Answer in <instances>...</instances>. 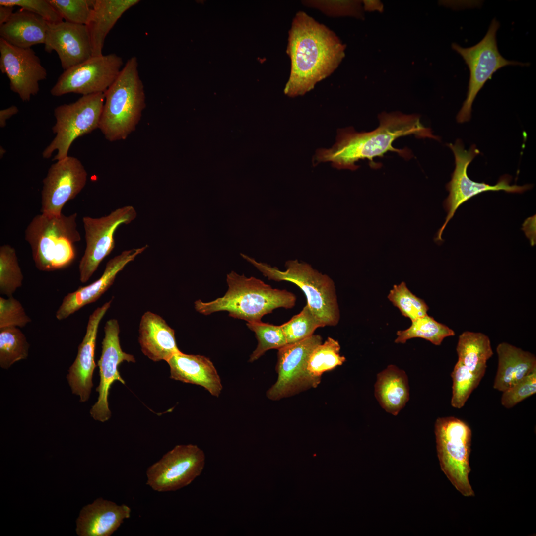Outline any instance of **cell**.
Segmentation results:
<instances>
[{
	"label": "cell",
	"mask_w": 536,
	"mask_h": 536,
	"mask_svg": "<svg viewBox=\"0 0 536 536\" xmlns=\"http://www.w3.org/2000/svg\"><path fill=\"white\" fill-rule=\"evenodd\" d=\"M345 47L326 26L299 11L289 33L287 53L291 71L284 93L295 97L313 89L337 67L345 56Z\"/></svg>",
	"instance_id": "6da1fadb"
},
{
	"label": "cell",
	"mask_w": 536,
	"mask_h": 536,
	"mask_svg": "<svg viewBox=\"0 0 536 536\" xmlns=\"http://www.w3.org/2000/svg\"><path fill=\"white\" fill-rule=\"evenodd\" d=\"M378 118L379 127L369 132L358 133L350 127L338 130L336 142L331 148L317 151L314 165L330 161L337 169L355 170L359 167L356 162L366 159L371 167H378L373 159L382 157L389 151L397 152L405 159L411 157L409 149L393 147V142L400 137L414 135L438 139L429 128L422 124L418 115L383 112Z\"/></svg>",
	"instance_id": "7a4b0ae2"
},
{
	"label": "cell",
	"mask_w": 536,
	"mask_h": 536,
	"mask_svg": "<svg viewBox=\"0 0 536 536\" xmlns=\"http://www.w3.org/2000/svg\"><path fill=\"white\" fill-rule=\"evenodd\" d=\"M228 289L225 295L210 302L198 300L197 311L207 315L226 311L230 316L247 322H260L262 317L275 309H291L296 304V295L285 289L273 288L254 277H247L232 271L226 278Z\"/></svg>",
	"instance_id": "3957f363"
},
{
	"label": "cell",
	"mask_w": 536,
	"mask_h": 536,
	"mask_svg": "<svg viewBox=\"0 0 536 536\" xmlns=\"http://www.w3.org/2000/svg\"><path fill=\"white\" fill-rule=\"evenodd\" d=\"M104 94L99 129L109 141L125 140L135 130L146 107L136 57L128 60Z\"/></svg>",
	"instance_id": "277c9868"
},
{
	"label": "cell",
	"mask_w": 536,
	"mask_h": 536,
	"mask_svg": "<svg viewBox=\"0 0 536 536\" xmlns=\"http://www.w3.org/2000/svg\"><path fill=\"white\" fill-rule=\"evenodd\" d=\"M77 214L33 218L25 230V239L32 250L37 268L52 271L65 268L76 257L75 244L81 240L77 229Z\"/></svg>",
	"instance_id": "5b68a950"
},
{
	"label": "cell",
	"mask_w": 536,
	"mask_h": 536,
	"mask_svg": "<svg viewBox=\"0 0 536 536\" xmlns=\"http://www.w3.org/2000/svg\"><path fill=\"white\" fill-rule=\"evenodd\" d=\"M241 256L268 279L289 281L300 287L306 296L307 304L322 327L337 325L340 319L337 297L335 283L328 275L297 260L286 262V270L281 271L243 254Z\"/></svg>",
	"instance_id": "8992f818"
},
{
	"label": "cell",
	"mask_w": 536,
	"mask_h": 536,
	"mask_svg": "<svg viewBox=\"0 0 536 536\" xmlns=\"http://www.w3.org/2000/svg\"><path fill=\"white\" fill-rule=\"evenodd\" d=\"M434 432L442 470L462 495L474 496L469 480L471 471L469 463L471 429L461 419L450 416L437 418Z\"/></svg>",
	"instance_id": "52a82bcc"
},
{
	"label": "cell",
	"mask_w": 536,
	"mask_h": 536,
	"mask_svg": "<svg viewBox=\"0 0 536 536\" xmlns=\"http://www.w3.org/2000/svg\"><path fill=\"white\" fill-rule=\"evenodd\" d=\"M105 101L104 93L82 96L74 102L57 106L54 111L56 123L52 127L55 138L42 152L45 159L57 154L53 160L68 155L72 142L78 137L99 128Z\"/></svg>",
	"instance_id": "ba28073f"
},
{
	"label": "cell",
	"mask_w": 536,
	"mask_h": 536,
	"mask_svg": "<svg viewBox=\"0 0 536 536\" xmlns=\"http://www.w3.org/2000/svg\"><path fill=\"white\" fill-rule=\"evenodd\" d=\"M499 22L494 18L483 39L476 45L464 48L457 43L452 44V49L459 54L468 65L469 79L467 97L457 114L458 123L469 121L473 102L486 82L500 68L509 65L527 66L529 64L504 58L499 53L496 41Z\"/></svg>",
	"instance_id": "9c48e42d"
},
{
	"label": "cell",
	"mask_w": 536,
	"mask_h": 536,
	"mask_svg": "<svg viewBox=\"0 0 536 536\" xmlns=\"http://www.w3.org/2000/svg\"><path fill=\"white\" fill-rule=\"evenodd\" d=\"M448 146L454 153L455 167L450 181L446 185L449 194L444 201L443 206L447 215L434 239L438 243L443 241L442 238L443 232L458 208L472 197L490 191H504L507 193L521 194L532 187L530 184L523 186L510 185L511 177L508 175L502 176L494 185L473 181L468 177L467 171L469 165L480 153L476 145L473 144L466 150L463 141L458 139L454 144L450 143Z\"/></svg>",
	"instance_id": "30bf717a"
},
{
	"label": "cell",
	"mask_w": 536,
	"mask_h": 536,
	"mask_svg": "<svg viewBox=\"0 0 536 536\" xmlns=\"http://www.w3.org/2000/svg\"><path fill=\"white\" fill-rule=\"evenodd\" d=\"M322 339L320 335L314 334L278 349L276 366L278 377L266 393L269 399L279 400L318 386L321 379L310 375L307 361L312 350L322 343Z\"/></svg>",
	"instance_id": "8fae6325"
},
{
	"label": "cell",
	"mask_w": 536,
	"mask_h": 536,
	"mask_svg": "<svg viewBox=\"0 0 536 536\" xmlns=\"http://www.w3.org/2000/svg\"><path fill=\"white\" fill-rule=\"evenodd\" d=\"M205 464V454L197 445H176L148 467L146 484L157 492L178 490L200 476Z\"/></svg>",
	"instance_id": "7c38bea8"
},
{
	"label": "cell",
	"mask_w": 536,
	"mask_h": 536,
	"mask_svg": "<svg viewBox=\"0 0 536 536\" xmlns=\"http://www.w3.org/2000/svg\"><path fill=\"white\" fill-rule=\"evenodd\" d=\"M136 216L135 208L127 205L101 217H83L86 247L79 264V278L82 283L86 282L91 278L100 264L113 250L114 235L118 227L129 224Z\"/></svg>",
	"instance_id": "4fadbf2b"
},
{
	"label": "cell",
	"mask_w": 536,
	"mask_h": 536,
	"mask_svg": "<svg viewBox=\"0 0 536 536\" xmlns=\"http://www.w3.org/2000/svg\"><path fill=\"white\" fill-rule=\"evenodd\" d=\"M123 67L122 57L115 53L92 56L64 70L50 90L54 96L73 93L82 96L105 93Z\"/></svg>",
	"instance_id": "5bb4252c"
},
{
	"label": "cell",
	"mask_w": 536,
	"mask_h": 536,
	"mask_svg": "<svg viewBox=\"0 0 536 536\" xmlns=\"http://www.w3.org/2000/svg\"><path fill=\"white\" fill-rule=\"evenodd\" d=\"M87 178L84 166L76 157L68 156L53 164L43 180L41 213L61 215L65 204L84 188Z\"/></svg>",
	"instance_id": "9a60e30c"
},
{
	"label": "cell",
	"mask_w": 536,
	"mask_h": 536,
	"mask_svg": "<svg viewBox=\"0 0 536 536\" xmlns=\"http://www.w3.org/2000/svg\"><path fill=\"white\" fill-rule=\"evenodd\" d=\"M0 69L8 77L10 90L23 102L29 101L47 76L39 58L31 48L14 46L0 38Z\"/></svg>",
	"instance_id": "2e32d148"
},
{
	"label": "cell",
	"mask_w": 536,
	"mask_h": 536,
	"mask_svg": "<svg viewBox=\"0 0 536 536\" xmlns=\"http://www.w3.org/2000/svg\"><path fill=\"white\" fill-rule=\"evenodd\" d=\"M104 331L101 355L98 361L100 379L96 390L98 392L99 396L97 402L90 410L91 416L94 419L103 422L107 421L111 415L108 402L111 385L115 381L125 384L119 372V365L124 361L135 362L133 355L124 352L121 347L120 326L117 320L111 319L108 320Z\"/></svg>",
	"instance_id": "e0dca14e"
},
{
	"label": "cell",
	"mask_w": 536,
	"mask_h": 536,
	"mask_svg": "<svg viewBox=\"0 0 536 536\" xmlns=\"http://www.w3.org/2000/svg\"><path fill=\"white\" fill-rule=\"evenodd\" d=\"M45 50L55 51L64 70L92 56L90 37L86 25L67 21L47 22Z\"/></svg>",
	"instance_id": "ac0fdd59"
},
{
	"label": "cell",
	"mask_w": 536,
	"mask_h": 536,
	"mask_svg": "<svg viewBox=\"0 0 536 536\" xmlns=\"http://www.w3.org/2000/svg\"><path fill=\"white\" fill-rule=\"evenodd\" d=\"M113 298L97 308L90 315L86 333L78 348L76 357L70 367L67 376L73 394L85 402L89 397L93 384L96 341L100 323L111 306Z\"/></svg>",
	"instance_id": "d6986e66"
},
{
	"label": "cell",
	"mask_w": 536,
	"mask_h": 536,
	"mask_svg": "<svg viewBox=\"0 0 536 536\" xmlns=\"http://www.w3.org/2000/svg\"><path fill=\"white\" fill-rule=\"evenodd\" d=\"M147 247L148 245H146L126 250L109 260L98 279L88 285L79 287L64 298L56 312V318L59 320L65 319L84 306L97 300L111 286L118 273Z\"/></svg>",
	"instance_id": "ffe728a7"
},
{
	"label": "cell",
	"mask_w": 536,
	"mask_h": 536,
	"mask_svg": "<svg viewBox=\"0 0 536 536\" xmlns=\"http://www.w3.org/2000/svg\"><path fill=\"white\" fill-rule=\"evenodd\" d=\"M131 508L118 505L102 498L84 506L77 520L76 532L80 536H110L126 519L130 517Z\"/></svg>",
	"instance_id": "44dd1931"
},
{
	"label": "cell",
	"mask_w": 536,
	"mask_h": 536,
	"mask_svg": "<svg viewBox=\"0 0 536 536\" xmlns=\"http://www.w3.org/2000/svg\"><path fill=\"white\" fill-rule=\"evenodd\" d=\"M167 362L170 367V378L203 387L213 396L218 397L220 395L222 390L221 381L208 358L181 351Z\"/></svg>",
	"instance_id": "7402d4cb"
},
{
	"label": "cell",
	"mask_w": 536,
	"mask_h": 536,
	"mask_svg": "<svg viewBox=\"0 0 536 536\" xmlns=\"http://www.w3.org/2000/svg\"><path fill=\"white\" fill-rule=\"evenodd\" d=\"M138 341L142 353L151 360L166 362L181 351L178 348L175 331L159 315L150 311L142 316Z\"/></svg>",
	"instance_id": "603a6c76"
},
{
	"label": "cell",
	"mask_w": 536,
	"mask_h": 536,
	"mask_svg": "<svg viewBox=\"0 0 536 536\" xmlns=\"http://www.w3.org/2000/svg\"><path fill=\"white\" fill-rule=\"evenodd\" d=\"M498 368L493 388L504 392L536 370L535 355L507 342L496 348Z\"/></svg>",
	"instance_id": "cb8c5ba5"
},
{
	"label": "cell",
	"mask_w": 536,
	"mask_h": 536,
	"mask_svg": "<svg viewBox=\"0 0 536 536\" xmlns=\"http://www.w3.org/2000/svg\"><path fill=\"white\" fill-rule=\"evenodd\" d=\"M139 0H95L90 19L86 25L89 33L92 56L102 54L106 37L117 21Z\"/></svg>",
	"instance_id": "d4e9b609"
},
{
	"label": "cell",
	"mask_w": 536,
	"mask_h": 536,
	"mask_svg": "<svg viewBox=\"0 0 536 536\" xmlns=\"http://www.w3.org/2000/svg\"><path fill=\"white\" fill-rule=\"evenodd\" d=\"M47 22L33 13L21 9L0 26V38L21 48L45 43Z\"/></svg>",
	"instance_id": "484cf974"
},
{
	"label": "cell",
	"mask_w": 536,
	"mask_h": 536,
	"mask_svg": "<svg viewBox=\"0 0 536 536\" xmlns=\"http://www.w3.org/2000/svg\"><path fill=\"white\" fill-rule=\"evenodd\" d=\"M375 396L387 412L397 415L409 399L408 378L405 372L394 365L377 375Z\"/></svg>",
	"instance_id": "4316f807"
},
{
	"label": "cell",
	"mask_w": 536,
	"mask_h": 536,
	"mask_svg": "<svg viewBox=\"0 0 536 536\" xmlns=\"http://www.w3.org/2000/svg\"><path fill=\"white\" fill-rule=\"evenodd\" d=\"M458 360L474 373L484 376L487 361L493 354L491 342L483 333L465 331L459 336Z\"/></svg>",
	"instance_id": "83f0119b"
},
{
	"label": "cell",
	"mask_w": 536,
	"mask_h": 536,
	"mask_svg": "<svg viewBox=\"0 0 536 536\" xmlns=\"http://www.w3.org/2000/svg\"><path fill=\"white\" fill-rule=\"evenodd\" d=\"M455 335L452 329L426 315L412 321L408 328L398 331L395 342L404 343L411 338H421L440 345L445 338Z\"/></svg>",
	"instance_id": "f1b7e54d"
},
{
	"label": "cell",
	"mask_w": 536,
	"mask_h": 536,
	"mask_svg": "<svg viewBox=\"0 0 536 536\" xmlns=\"http://www.w3.org/2000/svg\"><path fill=\"white\" fill-rule=\"evenodd\" d=\"M338 341L328 337L317 345L310 353L307 361V370L313 377L321 379L322 374L340 366L346 361L340 354Z\"/></svg>",
	"instance_id": "f546056e"
},
{
	"label": "cell",
	"mask_w": 536,
	"mask_h": 536,
	"mask_svg": "<svg viewBox=\"0 0 536 536\" xmlns=\"http://www.w3.org/2000/svg\"><path fill=\"white\" fill-rule=\"evenodd\" d=\"M29 344L17 327L0 329V366L8 369L13 363L26 359Z\"/></svg>",
	"instance_id": "4dcf8cb0"
},
{
	"label": "cell",
	"mask_w": 536,
	"mask_h": 536,
	"mask_svg": "<svg viewBox=\"0 0 536 536\" xmlns=\"http://www.w3.org/2000/svg\"><path fill=\"white\" fill-rule=\"evenodd\" d=\"M23 275L16 251L8 244L0 247V293L12 296L22 285Z\"/></svg>",
	"instance_id": "1f68e13d"
},
{
	"label": "cell",
	"mask_w": 536,
	"mask_h": 536,
	"mask_svg": "<svg viewBox=\"0 0 536 536\" xmlns=\"http://www.w3.org/2000/svg\"><path fill=\"white\" fill-rule=\"evenodd\" d=\"M247 326L255 333L258 340L257 346L250 355V362L257 360L268 350H278L287 344L281 325L260 321L247 322Z\"/></svg>",
	"instance_id": "d6a6232c"
},
{
	"label": "cell",
	"mask_w": 536,
	"mask_h": 536,
	"mask_svg": "<svg viewBox=\"0 0 536 536\" xmlns=\"http://www.w3.org/2000/svg\"><path fill=\"white\" fill-rule=\"evenodd\" d=\"M451 376L453 380L451 404L454 408H461L483 376L473 373L459 360L455 364Z\"/></svg>",
	"instance_id": "836d02e7"
},
{
	"label": "cell",
	"mask_w": 536,
	"mask_h": 536,
	"mask_svg": "<svg viewBox=\"0 0 536 536\" xmlns=\"http://www.w3.org/2000/svg\"><path fill=\"white\" fill-rule=\"evenodd\" d=\"M387 297L402 314L411 322L427 315L429 307L426 303L412 293L404 282L394 285Z\"/></svg>",
	"instance_id": "e575fe53"
},
{
	"label": "cell",
	"mask_w": 536,
	"mask_h": 536,
	"mask_svg": "<svg viewBox=\"0 0 536 536\" xmlns=\"http://www.w3.org/2000/svg\"><path fill=\"white\" fill-rule=\"evenodd\" d=\"M281 326L287 344L308 338L314 335L317 328L322 327L307 304L299 313Z\"/></svg>",
	"instance_id": "d590c367"
},
{
	"label": "cell",
	"mask_w": 536,
	"mask_h": 536,
	"mask_svg": "<svg viewBox=\"0 0 536 536\" xmlns=\"http://www.w3.org/2000/svg\"><path fill=\"white\" fill-rule=\"evenodd\" d=\"M66 21L87 25L95 0H49Z\"/></svg>",
	"instance_id": "8d00e7d4"
},
{
	"label": "cell",
	"mask_w": 536,
	"mask_h": 536,
	"mask_svg": "<svg viewBox=\"0 0 536 536\" xmlns=\"http://www.w3.org/2000/svg\"><path fill=\"white\" fill-rule=\"evenodd\" d=\"M21 303L12 296L0 297V329L25 327L31 322Z\"/></svg>",
	"instance_id": "74e56055"
},
{
	"label": "cell",
	"mask_w": 536,
	"mask_h": 536,
	"mask_svg": "<svg viewBox=\"0 0 536 536\" xmlns=\"http://www.w3.org/2000/svg\"><path fill=\"white\" fill-rule=\"evenodd\" d=\"M0 5L20 7L50 23H59L63 19L49 0H0Z\"/></svg>",
	"instance_id": "f35d334b"
},
{
	"label": "cell",
	"mask_w": 536,
	"mask_h": 536,
	"mask_svg": "<svg viewBox=\"0 0 536 536\" xmlns=\"http://www.w3.org/2000/svg\"><path fill=\"white\" fill-rule=\"evenodd\" d=\"M536 392V370L503 392L501 402L505 408H510Z\"/></svg>",
	"instance_id": "ab89813d"
},
{
	"label": "cell",
	"mask_w": 536,
	"mask_h": 536,
	"mask_svg": "<svg viewBox=\"0 0 536 536\" xmlns=\"http://www.w3.org/2000/svg\"><path fill=\"white\" fill-rule=\"evenodd\" d=\"M362 1L334 0L313 1L306 2L308 5L316 7L333 16H351L358 18H364Z\"/></svg>",
	"instance_id": "60d3db41"
},
{
	"label": "cell",
	"mask_w": 536,
	"mask_h": 536,
	"mask_svg": "<svg viewBox=\"0 0 536 536\" xmlns=\"http://www.w3.org/2000/svg\"><path fill=\"white\" fill-rule=\"evenodd\" d=\"M19 110L18 108L12 105L7 108L0 110V127H4L6 125V121L14 115L16 114Z\"/></svg>",
	"instance_id": "b9f144b4"
},
{
	"label": "cell",
	"mask_w": 536,
	"mask_h": 536,
	"mask_svg": "<svg viewBox=\"0 0 536 536\" xmlns=\"http://www.w3.org/2000/svg\"><path fill=\"white\" fill-rule=\"evenodd\" d=\"M364 4L363 9L365 10L373 11L377 10L380 12L383 11V5L380 0H363Z\"/></svg>",
	"instance_id": "7bdbcfd3"
},
{
	"label": "cell",
	"mask_w": 536,
	"mask_h": 536,
	"mask_svg": "<svg viewBox=\"0 0 536 536\" xmlns=\"http://www.w3.org/2000/svg\"><path fill=\"white\" fill-rule=\"evenodd\" d=\"M13 7L0 5V26L6 23L12 16Z\"/></svg>",
	"instance_id": "ee69618b"
},
{
	"label": "cell",
	"mask_w": 536,
	"mask_h": 536,
	"mask_svg": "<svg viewBox=\"0 0 536 536\" xmlns=\"http://www.w3.org/2000/svg\"><path fill=\"white\" fill-rule=\"evenodd\" d=\"M6 151L5 150V149L2 146H0V158H2V157L3 156L4 154L6 153Z\"/></svg>",
	"instance_id": "f6af8a7d"
}]
</instances>
